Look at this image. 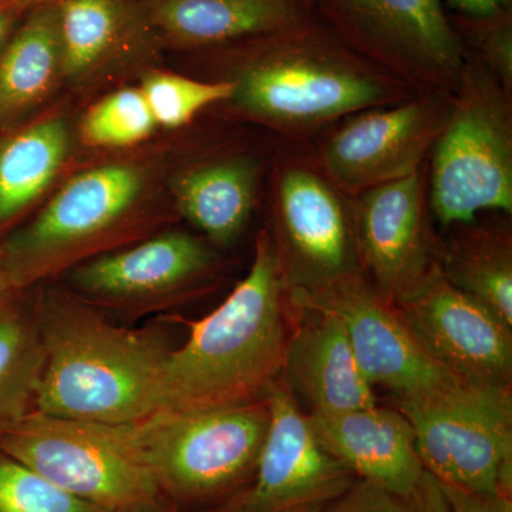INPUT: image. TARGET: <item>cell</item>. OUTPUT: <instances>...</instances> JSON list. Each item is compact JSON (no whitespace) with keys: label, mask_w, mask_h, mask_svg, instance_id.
Instances as JSON below:
<instances>
[{"label":"cell","mask_w":512,"mask_h":512,"mask_svg":"<svg viewBox=\"0 0 512 512\" xmlns=\"http://www.w3.org/2000/svg\"><path fill=\"white\" fill-rule=\"evenodd\" d=\"M63 79L82 83L153 30L136 0H55ZM154 32V30H153Z\"/></svg>","instance_id":"obj_22"},{"label":"cell","mask_w":512,"mask_h":512,"mask_svg":"<svg viewBox=\"0 0 512 512\" xmlns=\"http://www.w3.org/2000/svg\"><path fill=\"white\" fill-rule=\"evenodd\" d=\"M456 227V235L441 249V274L512 326L510 225L473 221Z\"/></svg>","instance_id":"obj_24"},{"label":"cell","mask_w":512,"mask_h":512,"mask_svg":"<svg viewBox=\"0 0 512 512\" xmlns=\"http://www.w3.org/2000/svg\"><path fill=\"white\" fill-rule=\"evenodd\" d=\"M305 2H306V5H308V6H309V9H311V10H312L313 0H305ZM312 13H313V12H312Z\"/></svg>","instance_id":"obj_38"},{"label":"cell","mask_w":512,"mask_h":512,"mask_svg":"<svg viewBox=\"0 0 512 512\" xmlns=\"http://www.w3.org/2000/svg\"><path fill=\"white\" fill-rule=\"evenodd\" d=\"M312 12L416 93H453L470 57L443 0H313Z\"/></svg>","instance_id":"obj_7"},{"label":"cell","mask_w":512,"mask_h":512,"mask_svg":"<svg viewBox=\"0 0 512 512\" xmlns=\"http://www.w3.org/2000/svg\"><path fill=\"white\" fill-rule=\"evenodd\" d=\"M289 308L332 313L345 326L360 370L373 387L394 394L396 403L421 402L463 386L437 365L392 305L359 274L322 291L286 295Z\"/></svg>","instance_id":"obj_13"},{"label":"cell","mask_w":512,"mask_h":512,"mask_svg":"<svg viewBox=\"0 0 512 512\" xmlns=\"http://www.w3.org/2000/svg\"><path fill=\"white\" fill-rule=\"evenodd\" d=\"M396 409L412 424L421 463L436 480L511 497V386L466 383Z\"/></svg>","instance_id":"obj_9"},{"label":"cell","mask_w":512,"mask_h":512,"mask_svg":"<svg viewBox=\"0 0 512 512\" xmlns=\"http://www.w3.org/2000/svg\"><path fill=\"white\" fill-rule=\"evenodd\" d=\"M20 10L23 8L19 3H0V50L15 30Z\"/></svg>","instance_id":"obj_33"},{"label":"cell","mask_w":512,"mask_h":512,"mask_svg":"<svg viewBox=\"0 0 512 512\" xmlns=\"http://www.w3.org/2000/svg\"><path fill=\"white\" fill-rule=\"evenodd\" d=\"M217 264L200 238L165 231L74 266L66 288L111 319L133 322L190 301Z\"/></svg>","instance_id":"obj_11"},{"label":"cell","mask_w":512,"mask_h":512,"mask_svg":"<svg viewBox=\"0 0 512 512\" xmlns=\"http://www.w3.org/2000/svg\"><path fill=\"white\" fill-rule=\"evenodd\" d=\"M289 320L278 255L264 229L245 278L214 311L191 323L187 340L168 353L160 410L265 400L281 377Z\"/></svg>","instance_id":"obj_3"},{"label":"cell","mask_w":512,"mask_h":512,"mask_svg":"<svg viewBox=\"0 0 512 512\" xmlns=\"http://www.w3.org/2000/svg\"><path fill=\"white\" fill-rule=\"evenodd\" d=\"M43 2H50V0H19L20 6H22L23 9H28L30 6Z\"/></svg>","instance_id":"obj_36"},{"label":"cell","mask_w":512,"mask_h":512,"mask_svg":"<svg viewBox=\"0 0 512 512\" xmlns=\"http://www.w3.org/2000/svg\"><path fill=\"white\" fill-rule=\"evenodd\" d=\"M33 301L45 345L36 412L123 426L160 410L171 350L160 332L121 325L66 286Z\"/></svg>","instance_id":"obj_1"},{"label":"cell","mask_w":512,"mask_h":512,"mask_svg":"<svg viewBox=\"0 0 512 512\" xmlns=\"http://www.w3.org/2000/svg\"><path fill=\"white\" fill-rule=\"evenodd\" d=\"M116 512H178L173 505L161 495L156 500L147 501V503L138 504L136 507L126 508V510Z\"/></svg>","instance_id":"obj_34"},{"label":"cell","mask_w":512,"mask_h":512,"mask_svg":"<svg viewBox=\"0 0 512 512\" xmlns=\"http://www.w3.org/2000/svg\"><path fill=\"white\" fill-rule=\"evenodd\" d=\"M0 447L60 490L104 510H126L161 497L124 424L35 412L0 431Z\"/></svg>","instance_id":"obj_8"},{"label":"cell","mask_w":512,"mask_h":512,"mask_svg":"<svg viewBox=\"0 0 512 512\" xmlns=\"http://www.w3.org/2000/svg\"><path fill=\"white\" fill-rule=\"evenodd\" d=\"M45 345L33 298L19 292L0 308V431L36 412Z\"/></svg>","instance_id":"obj_25"},{"label":"cell","mask_w":512,"mask_h":512,"mask_svg":"<svg viewBox=\"0 0 512 512\" xmlns=\"http://www.w3.org/2000/svg\"><path fill=\"white\" fill-rule=\"evenodd\" d=\"M308 419L320 446L357 480L404 494L426 476L416 433L399 409L373 404L348 412L308 413Z\"/></svg>","instance_id":"obj_18"},{"label":"cell","mask_w":512,"mask_h":512,"mask_svg":"<svg viewBox=\"0 0 512 512\" xmlns=\"http://www.w3.org/2000/svg\"><path fill=\"white\" fill-rule=\"evenodd\" d=\"M157 127L175 130L190 124L201 111L228 103L234 93L229 80H198L177 73L146 74L140 86Z\"/></svg>","instance_id":"obj_26"},{"label":"cell","mask_w":512,"mask_h":512,"mask_svg":"<svg viewBox=\"0 0 512 512\" xmlns=\"http://www.w3.org/2000/svg\"><path fill=\"white\" fill-rule=\"evenodd\" d=\"M427 190L444 227L512 212L511 94L471 55L430 153Z\"/></svg>","instance_id":"obj_6"},{"label":"cell","mask_w":512,"mask_h":512,"mask_svg":"<svg viewBox=\"0 0 512 512\" xmlns=\"http://www.w3.org/2000/svg\"><path fill=\"white\" fill-rule=\"evenodd\" d=\"M468 40L476 49L477 60L484 64L501 86L512 90V10L511 6L481 19H464Z\"/></svg>","instance_id":"obj_30"},{"label":"cell","mask_w":512,"mask_h":512,"mask_svg":"<svg viewBox=\"0 0 512 512\" xmlns=\"http://www.w3.org/2000/svg\"><path fill=\"white\" fill-rule=\"evenodd\" d=\"M451 94L416 93L352 114L320 144L313 163L348 198L416 173L443 130Z\"/></svg>","instance_id":"obj_12"},{"label":"cell","mask_w":512,"mask_h":512,"mask_svg":"<svg viewBox=\"0 0 512 512\" xmlns=\"http://www.w3.org/2000/svg\"><path fill=\"white\" fill-rule=\"evenodd\" d=\"M227 79L228 103L248 119L288 136L416 94L365 57L357 55L315 16L281 32L237 43Z\"/></svg>","instance_id":"obj_2"},{"label":"cell","mask_w":512,"mask_h":512,"mask_svg":"<svg viewBox=\"0 0 512 512\" xmlns=\"http://www.w3.org/2000/svg\"><path fill=\"white\" fill-rule=\"evenodd\" d=\"M254 158L227 156L190 165L173 181L175 207L211 242L228 247L242 234L258 195Z\"/></svg>","instance_id":"obj_20"},{"label":"cell","mask_w":512,"mask_h":512,"mask_svg":"<svg viewBox=\"0 0 512 512\" xmlns=\"http://www.w3.org/2000/svg\"><path fill=\"white\" fill-rule=\"evenodd\" d=\"M19 291L15 285H13L12 279L9 278L8 272L5 271L2 265H0V308L5 306L6 303L12 301Z\"/></svg>","instance_id":"obj_35"},{"label":"cell","mask_w":512,"mask_h":512,"mask_svg":"<svg viewBox=\"0 0 512 512\" xmlns=\"http://www.w3.org/2000/svg\"><path fill=\"white\" fill-rule=\"evenodd\" d=\"M293 329L279 382L309 413H339L376 404L375 387L357 365L345 326L332 313L289 308Z\"/></svg>","instance_id":"obj_17"},{"label":"cell","mask_w":512,"mask_h":512,"mask_svg":"<svg viewBox=\"0 0 512 512\" xmlns=\"http://www.w3.org/2000/svg\"><path fill=\"white\" fill-rule=\"evenodd\" d=\"M286 295L322 291L363 274L348 197L312 161L288 157L274 183V228L269 229Z\"/></svg>","instance_id":"obj_10"},{"label":"cell","mask_w":512,"mask_h":512,"mask_svg":"<svg viewBox=\"0 0 512 512\" xmlns=\"http://www.w3.org/2000/svg\"><path fill=\"white\" fill-rule=\"evenodd\" d=\"M28 9L0 50V128L37 109L63 79L55 0Z\"/></svg>","instance_id":"obj_21"},{"label":"cell","mask_w":512,"mask_h":512,"mask_svg":"<svg viewBox=\"0 0 512 512\" xmlns=\"http://www.w3.org/2000/svg\"><path fill=\"white\" fill-rule=\"evenodd\" d=\"M269 427L268 402L158 410L124 424L131 446L175 510H218L254 476Z\"/></svg>","instance_id":"obj_5"},{"label":"cell","mask_w":512,"mask_h":512,"mask_svg":"<svg viewBox=\"0 0 512 512\" xmlns=\"http://www.w3.org/2000/svg\"><path fill=\"white\" fill-rule=\"evenodd\" d=\"M448 2L463 19L487 18L511 6V0H448Z\"/></svg>","instance_id":"obj_32"},{"label":"cell","mask_w":512,"mask_h":512,"mask_svg":"<svg viewBox=\"0 0 512 512\" xmlns=\"http://www.w3.org/2000/svg\"><path fill=\"white\" fill-rule=\"evenodd\" d=\"M325 512H450L439 481L429 471L410 493H393L357 480Z\"/></svg>","instance_id":"obj_29"},{"label":"cell","mask_w":512,"mask_h":512,"mask_svg":"<svg viewBox=\"0 0 512 512\" xmlns=\"http://www.w3.org/2000/svg\"><path fill=\"white\" fill-rule=\"evenodd\" d=\"M148 22L181 49H222L305 22V0H146Z\"/></svg>","instance_id":"obj_19"},{"label":"cell","mask_w":512,"mask_h":512,"mask_svg":"<svg viewBox=\"0 0 512 512\" xmlns=\"http://www.w3.org/2000/svg\"><path fill=\"white\" fill-rule=\"evenodd\" d=\"M0 3H19V0H0Z\"/></svg>","instance_id":"obj_37"},{"label":"cell","mask_w":512,"mask_h":512,"mask_svg":"<svg viewBox=\"0 0 512 512\" xmlns=\"http://www.w3.org/2000/svg\"><path fill=\"white\" fill-rule=\"evenodd\" d=\"M393 308L424 352L461 382L511 386L512 326L451 285L440 265Z\"/></svg>","instance_id":"obj_16"},{"label":"cell","mask_w":512,"mask_h":512,"mask_svg":"<svg viewBox=\"0 0 512 512\" xmlns=\"http://www.w3.org/2000/svg\"><path fill=\"white\" fill-rule=\"evenodd\" d=\"M157 128L140 87H127L104 97L87 111L82 136L96 148H126L147 140Z\"/></svg>","instance_id":"obj_27"},{"label":"cell","mask_w":512,"mask_h":512,"mask_svg":"<svg viewBox=\"0 0 512 512\" xmlns=\"http://www.w3.org/2000/svg\"><path fill=\"white\" fill-rule=\"evenodd\" d=\"M0 512H116L60 490L0 447Z\"/></svg>","instance_id":"obj_28"},{"label":"cell","mask_w":512,"mask_h":512,"mask_svg":"<svg viewBox=\"0 0 512 512\" xmlns=\"http://www.w3.org/2000/svg\"><path fill=\"white\" fill-rule=\"evenodd\" d=\"M269 427L244 490L212 512H325L357 478L328 453L298 400L278 382L266 397Z\"/></svg>","instance_id":"obj_14"},{"label":"cell","mask_w":512,"mask_h":512,"mask_svg":"<svg viewBox=\"0 0 512 512\" xmlns=\"http://www.w3.org/2000/svg\"><path fill=\"white\" fill-rule=\"evenodd\" d=\"M439 484L450 512H512L508 495L478 493L441 481Z\"/></svg>","instance_id":"obj_31"},{"label":"cell","mask_w":512,"mask_h":512,"mask_svg":"<svg viewBox=\"0 0 512 512\" xmlns=\"http://www.w3.org/2000/svg\"><path fill=\"white\" fill-rule=\"evenodd\" d=\"M360 269L377 295L396 305L440 265L429 224L426 165L349 198Z\"/></svg>","instance_id":"obj_15"},{"label":"cell","mask_w":512,"mask_h":512,"mask_svg":"<svg viewBox=\"0 0 512 512\" xmlns=\"http://www.w3.org/2000/svg\"><path fill=\"white\" fill-rule=\"evenodd\" d=\"M62 117L37 121L0 143V234L8 231L55 181L70 151Z\"/></svg>","instance_id":"obj_23"},{"label":"cell","mask_w":512,"mask_h":512,"mask_svg":"<svg viewBox=\"0 0 512 512\" xmlns=\"http://www.w3.org/2000/svg\"><path fill=\"white\" fill-rule=\"evenodd\" d=\"M147 173L113 163L74 175L33 220L0 242V265L19 291L45 284L87 259L143 239Z\"/></svg>","instance_id":"obj_4"}]
</instances>
